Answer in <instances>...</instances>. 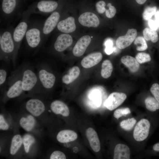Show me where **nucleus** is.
<instances>
[{
    "instance_id": "f257e3e1",
    "label": "nucleus",
    "mask_w": 159,
    "mask_h": 159,
    "mask_svg": "<svg viewBox=\"0 0 159 159\" xmlns=\"http://www.w3.org/2000/svg\"><path fill=\"white\" fill-rule=\"evenodd\" d=\"M14 28L9 27L0 32V58L6 62L12 61L15 64L16 58V47L13 37Z\"/></svg>"
},
{
    "instance_id": "f03ea898",
    "label": "nucleus",
    "mask_w": 159,
    "mask_h": 159,
    "mask_svg": "<svg viewBox=\"0 0 159 159\" xmlns=\"http://www.w3.org/2000/svg\"><path fill=\"white\" fill-rule=\"evenodd\" d=\"M21 67L22 88L23 92L35 93L44 91L39 82L37 73L30 65L26 64Z\"/></svg>"
},
{
    "instance_id": "7ed1b4c3",
    "label": "nucleus",
    "mask_w": 159,
    "mask_h": 159,
    "mask_svg": "<svg viewBox=\"0 0 159 159\" xmlns=\"http://www.w3.org/2000/svg\"><path fill=\"white\" fill-rule=\"evenodd\" d=\"M43 23L29 22L24 38L27 47L31 50L39 48L44 43L42 36Z\"/></svg>"
},
{
    "instance_id": "20e7f679",
    "label": "nucleus",
    "mask_w": 159,
    "mask_h": 159,
    "mask_svg": "<svg viewBox=\"0 0 159 159\" xmlns=\"http://www.w3.org/2000/svg\"><path fill=\"white\" fill-rule=\"evenodd\" d=\"M4 100L14 98L20 95L24 92L22 88V74L21 67L13 71L7 78Z\"/></svg>"
},
{
    "instance_id": "39448f33",
    "label": "nucleus",
    "mask_w": 159,
    "mask_h": 159,
    "mask_svg": "<svg viewBox=\"0 0 159 159\" xmlns=\"http://www.w3.org/2000/svg\"><path fill=\"white\" fill-rule=\"evenodd\" d=\"M62 0H39L31 4L25 11L30 15L33 14H46L52 13L60 6Z\"/></svg>"
},
{
    "instance_id": "423d86ee",
    "label": "nucleus",
    "mask_w": 159,
    "mask_h": 159,
    "mask_svg": "<svg viewBox=\"0 0 159 159\" xmlns=\"http://www.w3.org/2000/svg\"><path fill=\"white\" fill-rule=\"evenodd\" d=\"M24 0H0V15L3 20L11 21L20 11Z\"/></svg>"
},
{
    "instance_id": "0eeeda50",
    "label": "nucleus",
    "mask_w": 159,
    "mask_h": 159,
    "mask_svg": "<svg viewBox=\"0 0 159 159\" xmlns=\"http://www.w3.org/2000/svg\"><path fill=\"white\" fill-rule=\"evenodd\" d=\"M31 15L24 11L21 19L18 24L13 31V37L16 47V54L17 57L22 41L24 38L29 23Z\"/></svg>"
},
{
    "instance_id": "6e6552de",
    "label": "nucleus",
    "mask_w": 159,
    "mask_h": 159,
    "mask_svg": "<svg viewBox=\"0 0 159 159\" xmlns=\"http://www.w3.org/2000/svg\"><path fill=\"white\" fill-rule=\"evenodd\" d=\"M38 79L44 91L52 88L56 81V77L50 71L46 63H43L37 67V72Z\"/></svg>"
},
{
    "instance_id": "1a4fd4ad",
    "label": "nucleus",
    "mask_w": 159,
    "mask_h": 159,
    "mask_svg": "<svg viewBox=\"0 0 159 159\" xmlns=\"http://www.w3.org/2000/svg\"><path fill=\"white\" fill-rule=\"evenodd\" d=\"M56 10L51 13L43 23L42 36L43 43L46 41L49 35L57 27L59 21L60 13L58 10Z\"/></svg>"
},
{
    "instance_id": "9d476101",
    "label": "nucleus",
    "mask_w": 159,
    "mask_h": 159,
    "mask_svg": "<svg viewBox=\"0 0 159 159\" xmlns=\"http://www.w3.org/2000/svg\"><path fill=\"white\" fill-rule=\"evenodd\" d=\"M150 124L145 119L140 120L136 124L133 131V136L137 141H141L148 137L149 131Z\"/></svg>"
},
{
    "instance_id": "9b49d317",
    "label": "nucleus",
    "mask_w": 159,
    "mask_h": 159,
    "mask_svg": "<svg viewBox=\"0 0 159 159\" xmlns=\"http://www.w3.org/2000/svg\"><path fill=\"white\" fill-rule=\"evenodd\" d=\"M25 107L29 112L35 117L39 116L44 112L46 109L44 103L37 98L28 100L25 104Z\"/></svg>"
},
{
    "instance_id": "f8f14e48",
    "label": "nucleus",
    "mask_w": 159,
    "mask_h": 159,
    "mask_svg": "<svg viewBox=\"0 0 159 159\" xmlns=\"http://www.w3.org/2000/svg\"><path fill=\"white\" fill-rule=\"evenodd\" d=\"M126 97V95L124 93L112 92L105 101L104 105L109 110H112L121 105Z\"/></svg>"
},
{
    "instance_id": "ddd939ff",
    "label": "nucleus",
    "mask_w": 159,
    "mask_h": 159,
    "mask_svg": "<svg viewBox=\"0 0 159 159\" xmlns=\"http://www.w3.org/2000/svg\"><path fill=\"white\" fill-rule=\"evenodd\" d=\"M72 42V38L70 34L63 33L57 38L54 44L53 48L58 52H62L69 47Z\"/></svg>"
},
{
    "instance_id": "4468645a",
    "label": "nucleus",
    "mask_w": 159,
    "mask_h": 159,
    "mask_svg": "<svg viewBox=\"0 0 159 159\" xmlns=\"http://www.w3.org/2000/svg\"><path fill=\"white\" fill-rule=\"evenodd\" d=\"M137 35L136 29H129L125 35L118 37L116 40L117 47L120 49H123L128 47L135 40Z\"/></svg>"
},
{
    "instance_id": "2eb2a0df",
    "label": "nucleus",
    "mask_w": 159,
    "mask_h": 159,
    "mask_svg": "<svg viewBox=\"0 0 159 159\" xmlns=\"http://www.w3.org/2000/svg\"><path fill=\"white\" fill-rule=\"evenodd\" d=\"M78 21L82 25L89 27H97L100 23L97 16L94 13L89 12L82 14L78 18Z\"/></svg>"
},
{
    "instance_id": "dca6fc26",
    "label": "nucleus",
    "mask_w": 159,
    "mask_h": 159,
    "mask_svg": "<svg viewBox=\"0 0 159 159\" xmlns=\"http://www.w3.org/2000/svg\"><path fill=\"white\" fill-rule=\"evenodd\" d=\"M91 41V37L89 35H85L81 37L74 45L72 52L75 57H79L82 55Z\"/></svg>"
},
{
    "instance_id": "f3484780",
    "label": "nucleus",
    "mask_w": 159,
    "mask_h": 159,
    "mask_svg": "<svg viewBox=\"0 0 159 159\" xmlns=\"http://www.w3.org/2000/svg\"><path fill=\"white\" fill-rule=\"evenodd\" d=\"M57 28L62 33L68 34L74 31L76 29L75 19L72 16H69L59 22Z\"/></svg>"
},
{
    "instance_id": "a211bd4d",
    "label": "nucleus",
    "mask_w": 159,
    "mask_h": 159,
    "mask_svg": "<svg viewBox=\"0 0 159 159\" xmlns=\"http://www.w3.org/2000/svg\"><path fill=\"white\" fill-rule=\"evenodd\" d=\"M102 58V55L101 52L92 53L85 57L82 59L81 64L84 68H90L99 63Z\"/></svg>"
},
{
    "instance_id": "6ab92c4d",
    "label": "nucleus",
    "mask_w": 159,
    "mask_h": 159,
    "mask_svg": "<svg viewBox=\"0 0 159 159\" xmlns=\"http://www.w3.org/2000/svg\"><path fill=\"white\" fill-rule=\"evenodd\" d=\"M86 135L93 150L96 152H99L100 149V145L96 132L92 128L89 127L86 130Z\"/></svg>"
},
{
    "instance_id": "aec40b11",
    "label": "nucleus",
    "mask_w": 159,
    "mask_h": 159,
    "mask_svg": "<svg viewBox=\"0 0 159 159\" xmlns=\"http://www.w3.org/2000/svg\"><path fill=\"white\" fill-rule=\"evenodd\" d=\"M50 107L52 111L56 114L67 117L69 114L68 107L64 103L61 101L56 100L53 101L50 104Z\"/></svg>"
},
{
    "instance_id": "412c9836",
    "label": "nucleus",
    "mask_w": 159,
    "mask_h": 159,
    "mask_svg": "<svg viewBox=\"0 0 159 159\" xmlns=\"http://www.w3.org/2000/svg\"><path fill=\"white\" fill-rule=\"evenodd\" d=\"M77 138V135L74 131L70 130H63L59 132L57 136V141L62 143L73 141Z\"/></svg>"
},
{
    "instance_id": "4be33fe9",
    "label": "nucleus",
    "mask_w": 159,
    "mask_h": 159,
    "mask_svg": "<svg viewBox=\"0 0 159 159\" xmlns=\"http://www.w3.org/2000/svg\"><path fill=\"white\" fill-rule=\"evenodd\" d=\"M130 155V149L127 146L123 144H118L115 148L113 159H129Z\"/></svg>"
},
{
    "instance_id": "5701e85b",
    "label": "nucleus",
    "mask_w": 159,
    "mask_h": 159,
    "mask_svg": "<svg viewBox=\"0 0 159 159\" xmlns=\"http://www.w3.org/2000/svg\"><path fill=\"white\" fill-rule=\"evenodd\" d=\"M121 61L132 72H137L139 69V63L135 58L132 56H124L121 59Z\"/></svg>"
},
{
    "instance_id": "b1692460",
    "label": "nucleus",
    "mask_w": 159,
    "mask_h": 159,
    "mask_svg": "<svg viewBox=\"0 0 159 159\" xmlns=\"http://www.w3.org/2000/svg\"><path fill=\"white\" fill-rule=\"evenodd\" d=\"M80 72V69L78 67H73L69 69L68 73L62 77V82L67 85L71 83L78 77Z\"/></svg>"
},
{
    "instance_id": "393cba45",
    "label": "nucleus",
    "mask_w": 159,
    "mask_h": 159,
    "mask_svg": "<svg viewBox=\"0 0 159 159\" xmlns=\"http://www.w3.org/2000/svg\"><path fill=\"white\" fill-rule=\"evenodd\" d=\"M22 143V139L20 135H14L12 138L10 150L11 154L15 155L21 147Z\"/></svg>"
},
{
    "instance_id": "a878e982",
    "label": "nucleus",
    "mask_w": 159,
    "mask_h": 159,
    "mask_svg": "<svg viewBox=\"0 0 159 159\" xmlns=\"http://www.w3.org/2000/svg\"><path fill=\"white\" fill-rule=\"evenodd\" d=\"M101 74L102 77L107 79L110 77L111 75L113 66L110 61L106 59L104 60L102 64Z\"/></svg>"
},
{
    "instance_id": "bb28decb",
    "label": "nucleus",
    "mask_w": 159,
    "mask_h": 159,
    "mask_svg": "<svg viewBox=\"0 0 159 159\" xmlns=\"http://www.w3.org/2000/svg\"><path fill=\"white\" fill-rule=\"evenodd\" d=\"M143 34L144 39L147 41L150 40L152 42L155 43L158 39V36L157 32L148 27L144 29Z\"/></svg>"
},
{
    "instance_id": "cd10ccee",
    "label": "nucleus",
    "mask_w": 159,
    "mask_h": 159,
    "mask_svg": "<svg viewBox=\"0 0 159 159\" xmlns=\"http://www.w3.org/2000/svg\"><path fill=\"white\" fill-rule=\"evenodd\" d=\"M145 102L146 108L148 110L154 112L159 109V103L155 98L148 97L145 99Z\"/></svg>"
},
{
    "instance_id": "c85d7f7f",
    "label": "nucleus",
    "mask_w": 159,
    "mask_h": 159,
    "mask_svg": "<svg viewBox=\"0 0 159 159\" xmlns=\"http://www.w3.org/2000/svg\"><path fill=\"white\" fill-rule=\"evenodd\" d=\"M22 140L25 151L27 153L29 152L31 145L34 143V138L31 135L27 134L24 136Z\"/></svg>"
},
{
    "instance_id": "c756f323",
    "label": "nucleus",
    "mask_w": 159,
    "mask_h": 159,
    "mask_svg": "<svg viewBox=\"0 0 159 159\" xmlns=\"http://www.w3.org/2000/svg\"><path fill=\"white\" fill-rule=\"evenodd\" d=\"M134 44L137 46L136 49L138 51H143L148 48L145 40L142 37L139 36L136 38Z\"/></svg>"
},
{
    "instance_id": "7c9ffc66",
    "label": "nucleus",
    "mask_w": 159,
    "mask_h": 159,
    "mask_svg": "<svg viewBox=\"0 0 159 159\" xmlns=\"http://www.w3.org/2000/svg\"><path fill=\"white\" fill-rule=\"evenodd\" d=\"M136 122V120L134 118H128L121 121L120 123V126L125 130H129L133 128Z\"/></svg>"
},
{
    "instance_id": "2f4dec72",
    "label": "nucleus",
    "mask_w": 159,
    "mask_h": 159,
    "mask_svg": "<svg viewBox=\"0 0 159 159\" xmlns=\"http://www.w3.org/2000/svg\"><path fill=\"white\" fill-rule=\"evenodd\" d=\"M156 9L157 7L155 6L148 7L145 8L143 14V19L145 20H148L150 19L152 16L156 13Z\"/></svg>"
},
{
    "instance_id": "473e14b6",
    "label": "nucleus",
    "mask_w": 159,
    "mask_h": 159,
    "mask_svg": "<svg viewBox=\"0 0 159 159\" xmlns=\"http://www.w3.org/2000/svg\"><path fill=\"white\" fill-rule=\"evenodd\" d=\"M135 59L140 64L150 62L151 60L150 55L144 52L139 53L135 56Z\"/></svg>"
},
{
    "instance_id": "72a5a7b5",
    "label": "nucleus",
    "mask_w": 159,
    "mask_h": 159,
    "mask_svg": "<svg viewBox=\"0 0 159 159\" xmlns=\"http://www.w3.org/2000/svg\"><path fill=\"white\" fill-rule=\"evenodd\" d=\"M130 113V111L128 108H119L115 111L113 116L115 118L118 119L122 116H126Z\"/></svg>"
},
{
    "instance_id": "f704fd0d",
    "label": "nucleus",
    "mask_w": 159,
    "mask_h": 159,
    "mask_svg": "<svg viewBox=\"0 0 159 159\" xmlns=\"http://www.w3.org/2000/svg\"><path fill=\"white\" fill-rule=\"evenodd\" d=\"M7 76L6 70L4 69L1 68L0 70V89L1 90L6 87L7 79Z\"/></svg>"
},
{
    "instance_id": "c9c22d12",
    "label": "nucleus",
    "mask_w": 159,
    "mask_h": 159,
    "mask_svg": "<svg viewBox=\"0 0 159 159\" xmlns=\"http://www.w3.org/2000/svg\"><path fill=\"white\" fill-rule=\"evenodd\" d=\"M19 123L21 126L27 131L29 132L33 128L29 122L27 117H21L20 119Z\"/></svg>"
},
{
    "instance_id": "e433bc0d",
    "label": "nucleus",
    "mask_w": 159,
    "mask_h": 159,
    "mask_svg": "<svg viewBox=\"0 0 159 159\" xmlns=\"http://www.w3.org/2000/svg\"><path fill=\"white\" fill-rule=\"evenodd\" d=\"M107 6L108 8V9H106L105 10L106 16L108 18H112L115 15L116 9L115 7L112 5L111 3H110L107 4Z\"/></svg>"
},
{
    "instance_id": "4c0bfd02",
    "label": "nucleus",
    "mask_w": 159,
    "mask_h": 159,
    "mask_svg": "<svg viewBox=\"0 0 159 159\" xmlns=\"http://www.w3.org/2000/svg\"><path fill=\"white\" fill-rule=\"evenodd\" d=\"M106 6L105 1L102 0L98 1L95 4V7L97 11L101 14L103 13L105 11Z\"/></svg>"
},
{
    "instance_id": "58836bf2",
    "label": "nucleus",
    "mask_w": 159,
    "mask_h": 159,
    "mask_svg": "<svg viewBox=\"0 0 159 159\" xmlns=\"http://www.w3.org/2000/svg\"><path fill=\"white\" fill-rule=\"evenodd\" d=\"M150 90L155 98L159 103V85L155 83L152 86Z\"/></svg>"
},
{
    "instance_id": "ea45409f",
    "label": "nucleus",
    "mask_w": 159,
    "mask_h": 159,
    "mask_svg": "<svg viewBox=\"0 0 159 159\" xmlns=\"http://www.w3.org/2000/svg\"><path fill=\"white\" fill-rule=\"evenodd\" d=\"M50 158L51 159H65V155L62 152L56 150L54 151L51 154Z\"/></svg>"
},
{
    "instance_id": "a19ab883",
    "label": "nucleus",
    "mask_w": 159,
    "mask_h": 159,
    "mask_svg": "<svg viewBox=\"0 0 159 159\" xmlns=\"http://www.w3.org/2000/svg\"><path fill=\"white\" fill-rule=\"evenodd\" d=\"M113 43L112 40L109 39H107L105 42L106 47L105 51L108 54H111L113 51Z\"/></svg>"
},
{
    "instance_id": "79ce46f5",
    "label": "nucleus",
    "mask_w": 159,
    "mask_h": 159,
    "mask_svg": "<svg viewBox=\"0 0 159 159\" xmlns=\"http://www.w3.org/2000/svg\"><path fill=\"white\" fill-rule=\"evenodd\" d=\"M9 126L5 121L3 116L0 115V129L3 130H6L8 129Z\"/></svg>"
},
{
    "instance_id": "37998d69",
    "label": "nucleus",
    "mask_w": 159,
    "mask_h": 159,
    "mask_svg": "<svg viewBox=\"0 0 159 159\" xmlns=\"http://www.w3.org/2000/svg\"><path fill=\"white\" fill-rule=\"evenodd\" d=\"M148 24L151 29L154 31L157 29L158 26L155 21L150 19L148 20Z\"/></svg>"
},
{
    "instance_id": "c03bdc74",
    "label": "nucleus",
    "mask_w": 159,
    "mask_h": 159,
    "mask_svg": "<svg viewBox=\"0 0 159 159\" xmlns=\"http://www.w3.org/2000/svg\"><path fill=\"white\" fill-rule=\"evenodd\" d=\"M27 118L32 127L33 128L35 125V120L33 117L31 115H28Z\"/></svg>"
},
{
    "instance_id": "a18cd8bd",
    "label": "nucleus",
    "mask_w": 159,
    "mask_h": 159,
    "mask_svg": "<svg viewBox=\"0 0 159 159\" xmlns=\"http://www.w3.org/2000/svg\"><path fill=\"white\" fill-rule=\"evenodd\" d=\"M155 21L159 27V11L156 12L155 14Z\"/></svg>"
},
{
    "instance_id": "49530a36",
    "label": "nucleus",
    "mask_w": 159,
    "mask_h": 159,
    "mask_svg": "<svg viewBox=\"0 0 159 159\" xmlns=\"http://www.w3.org/2000/svg\"><path fill=\"white\" fill-rule=\"evenodd\" d=\"M153 148L154 150L159 152V143L155 144L153 146Z\"/></svg>"
},
{
    "instance_id": "de8ad7c7",
    "label": "nucleus",
    "mask_w": 159,
    "mask_h": 159,
    "mask_svg": "<svg viewBox=\"0 0 159 159\" xmlns=\"http://www.w3.org/2000/svg\"><path fill=\"white\" fill-rule=\"evenodd\" d=\"M136 2L140 4H144L147 1V0H135Z\"/></svg>"
},
{
    "instance_id": "09e8293b",
    "label": "nucleus",
    "mask_w": 159,
    "mask_h": 159,
    "mask_svg": "<svg viewBox=\"0 0 159 159\" xmlns=\"http://www.w3.org/2000/svg\"><path fill=\"white\" fill-rule=\"evenodd\" d=\"M27 0H24L25 1H27Z\"/></svg>"
},
{
    "instance_id": "8fccbe9b",
    "label": "nucleus",
    "mask_w": 159,
    "mask_h": 159,
    "mask_svg": "<svg viewBox=\"0 0 159 159\" xmlns=\"http://www.w3.org/2000/svg\"></svg>"
}]
</instances>
